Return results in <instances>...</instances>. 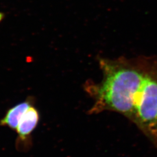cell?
Wrapping results in <instances>:
<instances>
[{"instance_id": "cell-1", "label": "cell", "mask_w": 157, "mask_h": 157, "mask_svg": "<svg viewBox=\"0 0 157 157\" xmlns=\"http://www.w3.org/2000/svg\"><path fill=\"white\" fill-rule=\"evenodd\" d=\"M146 56L127 59H100L103 78L100 84L87 86L94 103L90 113L104 111L118 112L130 121L133 114V99L140 84Z\"/></svg>"}, {"instance_id": "cell-2", "label": "cell", "mask_w": 157, "mask_h": 157, "mask_svg": "<svg viewBox=\"0 0 157 157\" xmlns=\"http://www.w3.org/2000/svg\"><path fill=\"white\" fill-rule=\"evenodd\" d=\"M131 121L157 146V58L146 56L140 84L133 99Z\"/></svg>"}, {"instance_id": "cell-3", "label": "cell", "mask_w": 157, "mask_h": 157, "mask_svg": "<svg viewBox=\"0 0 157 157\" xmlns=\"http://www.w3.org/2000/svg\"><path fill=\"white\" fill-rule=\"evenodd\" d=\"M40 114L38 110L30 106L23 114L19 122L17 129V146L21 149L25 148L29 144L30 145V137L34 130L39 122Z\"/></svg>"}, {"instance_id": "cell-4", "label": "cell", "mask_w": 157, "mask_h": 157, "mask_svg": "<svg viewBox=\"0 0 157 157\" xmlns=\"http://www.w3.org/2000/svg\"><path fill=\"white\" fill-rule=\"evenodd\" d=\"M33 99L29 97L26 100L10 108L5 116L0 121V124L12 130H16L23 114L29 107L33 105Z\"/></svg>"}, {"instance_id": "cell-5", "label": "cell", "mask_w": 157, "mask_h": 157, "mask_svg": "<svg viewBox=\"0 0 157 157\" xmlns=\"http://www.w3.org/2000/svg\"><path fill=\"white\" fill-rule=\"evenodd\" d=\"M2 14L1 13L0 14V21L2 20Z\"/></svg>"}]
</instances>
